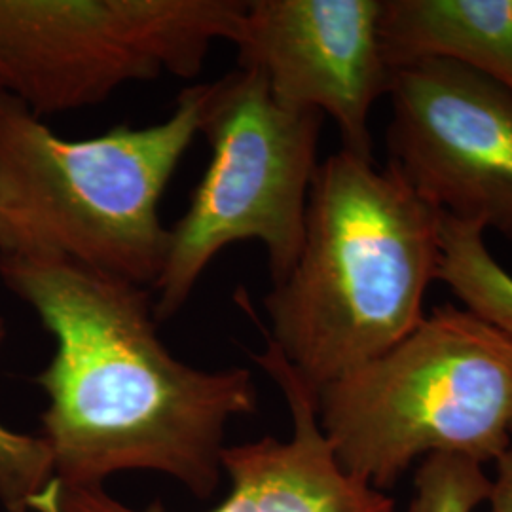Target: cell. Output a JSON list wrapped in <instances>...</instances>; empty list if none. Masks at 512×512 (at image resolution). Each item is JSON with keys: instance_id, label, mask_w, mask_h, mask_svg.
Wrapping results in <instances>:
<instances>
[{"instance_id": "1", "label": "cell", "mask_w": 512, "mask_h": 512, "mask_svg": "<svg viewBox=\"0 0 512 512\" xmlns=\"http://www.w3.org/2000/svg\"><path fill=\"white\" fill-rule=\"evenodd\" d=\"M0 279L27 302L55 351L37 378L55 480L99 488L122 471L173 476L207 497L228 423L255 414L251 370H202L158 336L150 289L61 256H0Z\"/></svg>"}, {"instance_id": "2", "label": "cell", "mask_w": 512, "mask_h": 512, "mask_svg": "<svg viewBox=\"0 0 512 512\" xmlns=\"http://www.w3.org/2000/svg\"><path fill=\"white\" fill-rule=\"evenodd\" d=\"M440 260L439 209L393 165L340 148L319 162L298 258L264 298L268 342L317 393L420 325Z\"/></svg>"}, {"instance_id": "3", "label": "cell", "mask_w": 512, "mask_h": 512, "mask_svg": "<svg viewBox=\"0 0 512 512\" xmlns=\"http://www.w3.org/2000/svg\"><path fill=\"white\" fill-rule=\"evenodd\" d=\"M349 475L384 492L418 459L501 458L512 444V334L440 306L378 359L317 391Z\"/></svg>"}, {"instance_id": "4", "label": "cell", "mask_w": 512, "mask_h": 512, "mask_svg": "<svg viewBox=\"0 0 512 512\" xmlns=\"http://www.w3.org/2000/svg\"><path fill=\"white\" fill-rule=\"evenodd\" d=\"M203 97L205 84L188 86L164 122L71 141L0 92V173L46 256L152 291L169 247L160 203L200 133Z\"/></svg>"}, {"instance_id": "5", "label": "cell", "mask_w": 512, "mask_h": 512, "mask_svg": "<svg viewBox=\"0 0 512 512\" xmlns=\"http://www.w3.org/2000/svg\"><path fill=\"white\" fill-rule=\"evenodd\" d=\"M325 116L281 107L266 80L238 67L205 84L200 133L211 160L188 209L169 228L164 268L152 291L158 321L177 315L226 247L258 241L272 281H283L304 241Z\"/></svg>"}, {"instance_id": "6", "label": "cell", "mask_w": 512, "mask_h": 512, "mask_svg": "<svg viewBox=\"0 0 512 512\" xmlns=\"http://www.w3.org/2000/svg\"><path fill=\"white\" fill-rule=\"evenodd\" d=\"M241 0H0V92L38 118L107 101L129 82L194 78L234 42Z\"/></svg>"}, {"instance_id": "7", "label": "cell", "mask_w": 512, "mask_h": 512, "mask_svg": "<svg viewBox=\"0 0 512 512\" xmlns=\"http://www.w3.org/2000/svg\"><path fill=\"white\" fill-rule=\"evenodd\" d=\"M389 160L450 219L512 241V93L450 61L395 69Z\"/></svg>"}, {"instance_id": "8", "label": "cell", "mask_w": 512, "mask_h": 512, "mask_svg": "<svg viewBox=\"0 0 512 512\" xmlns=\"http://www.w3.org/2000/svg\"><path fill=\"white\" fill-rule=\"evenodd\" d=\"M380 16L382 0H251L232 42L238 67L281 107L330 116L342 148L372 158L368 118L393 78Z\"/></svg>"}, {"instance_id": "9", "label": "cell", "mask_w": 512, "mask_h": 512, "mask_svg": "<svg viewBox=\"0 0 512 512\" xmlns=\"http://www.w3.org/2000/svg\"><path fill=\"white\" fill-rule=\"evenodd\" d=\"M281 389L291 418L289 440L264 439L226 446L220 456L230 494L207 512H393L395 501L349 475L334 456L317 416V393L304 384L272 342L255 355ZM29 512H165L162 505L133 509L99 488L48 480Z\"/></svg>"}, {"instance_id": "10", "label": "cell", "mask_w": 512, "mask_h": 512, "mask_svg": "<svg viewBox=\"0 0 512 512\" xmlns=\"http://www.w3.org/2000/svg\"><path fill=\"white\" fill-rule=\"evenodd\" d=\"M380 35L393 73L440 59L512 93V0H382Z\"/></svg>"}, {"instance_id": "11", "label": "cell", "mask_w": 512, "mask_h": 512, "mask_svg": "<svg viewBox=\"0 0 512 512\" xmlns=\"http://www.w3.org/2000/svg\"><path fill=\"white\" fill-rule=\"evenodd\" d=\"M492 480L480 463L459 456L423 459L408 512H475L488 501Z\"/></svg>"}, {"instance_id": "12", "label": "cell", "mask_w": 512, "mask_h": 512, "mask_svg": "<svg viewBox=\"0 0 512 512\" xmlns=\"http://www.w3.org/2000/svg\"><path fill=\"white\" fill-rule=\"evenodd\" d=\"M6 325L0 319V344ZM52 456L42 437L0 425V501L8 512H29V503L52 480Z\"/></svg>"}, {"instance_id": "13", "label": "cell", "mask_w": 512, "mask_h": 512, "mask_svg": "<svg viewBox=\"0 0 512 512\" xmlns=\"http://www.w3.org/2000/svg\"><path fill=\"white\" fill-rule=\"evenodd\" d=\"M0 256H46L10 184L0 173Z\"/></svg>"}, {"instance_id": "14", "label": "cell", "mask_w": 512, "mask_h": 512, "mask_svg": "<svg viewBox=\"0 0 512 512\" xmlns=\"http://www.w3.org/2000/svg\"><path fill=\"white\" fill-rule=\"evenodd\" d=\"M495 465L497 471L488 495L490 512H512V444Z\"/></svg>"}]
</instances>
